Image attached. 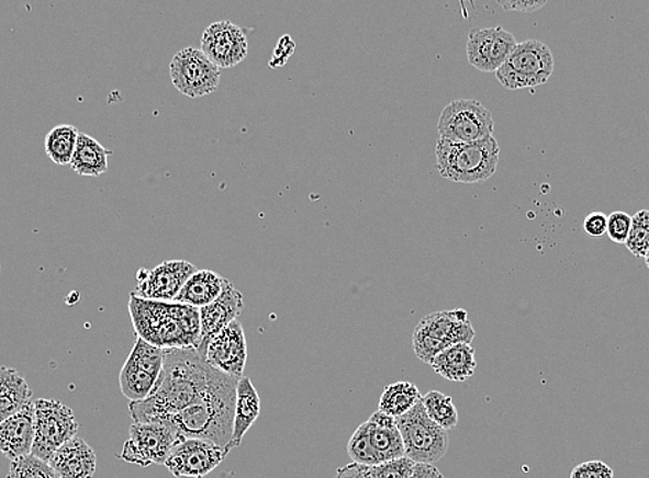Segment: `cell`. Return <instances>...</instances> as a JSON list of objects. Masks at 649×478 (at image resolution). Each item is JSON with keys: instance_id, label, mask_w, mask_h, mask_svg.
<instances>
[{"instance_id": "cell-1", "label": "cell", "mask_w": 649, "mask_h": 478, "mask_svg": "<svg viewBox=\"0 0 649 478\" xmlns=\"http://www.w3.org/2000/svg\"><path fill=\"white\" fill-rule=\"evenodd\" d=\"M214 371L205 354L191 349L165 351L163 373L148 399L128 405L134 422L168 421L194 405L206 390Z\"/></svg>"}, {"instance_id": "cell-2", "label": "cell", "mask_w": 649, "mask_h": 478, "mask_svg": "<svg viewBox=\"0 0 649 478\" xmlns=\"http://www.w3.org/2000/svg\"><path fill=\"white\" fill-rule=\"evenodd\" d=\"M239 379L214 371L211 383L194 405L166 422L175 424L184 440H208L227 449L234 431L235 400Z\"/></svg>"}, {"instance_id": "cell-3", "label": "cell", "mask_w": 649, "mask_h": 478, "mask_svg": "<svg viewBox=\"0 0 649 478\" xmlns=\"http://www.w3.org/2000/svg\"><path fill=\"white\" fill-rule=\"evenodd\" d=\"M128 311L138 338L163 351L198 349L201 345L200 309L177 303L143 299L131 294Z\"/></svg>"}, {"instance_id": "cell-4", "label": "cell", "mask_w": 649, "mask_h": 478, "mask_svg": "<svg viewBox=\"0 0 649 478\" xmlns=\"http://www.w3.org/2000/svg\"><path fill=\"white\" fill-rule=\"evenodd\" d=\"M501 148L495 137L469 144H455L439 138L436 168L443 179L460 184H479L496 173Z\"/></svg>"}, {"instance_id": "cell-5", "label": "cell", "mask_w": 649, "mask_h": 478, "mask_svg": "<svg viewBox=\"0 0 649 478\" xmlns=\"http://www.w3.org/2000/svg\"><path fill=\"white\" fill-rule=\"evenodd\" d=\"M555 72V57L549 46L539 41L518 43L496 71L499 83L507 90L534 89L549 82Z\"/></svg>"}, {"instance_id": "cell-6", "label": "cell", "mask_w": 649, "mask_h": 478, "mask_svg": "<svg viewBox=\"0 0 649 478\" xmlns=\"http://www.w3.org/2000/svg\"><path fill=\"white\" fill-rule=\"evenodd\" d=\"M395 421L404 443L406 458L415 464L434 465L447 454L448 432L427 417L422 400L405 416L395 418Z\"/></svg>"}, {"instance_id": "cell-7", "label": "cell", "mask_w": 649, "mask_h": 478, "mask_svg": "<svg viewBox=\"0 0 649 478\" xmlns=\"http://www.w3.org/2000/svg\"><path fill=\"white\" fill-rule=\"evenodd\" d=\"M182 442L184 439L170 422H134L121 458L142 467L165 465L171 451Z\"/></svg>"}, {"instance_id": "cell-8", "label": "cell", "mask_w": 649, "mask_h": 478, "mask_svg": "<svg viewBox=\"0 0 649 478\" xmlns=\"http://www.w3.org/2000/svg\"><path fill=\"white\" fill-rule=\"evenodd\" d=\"M35 406V440L32 455L49 462L58 448L77 437L79 423L71 408L61 401L40 399Z\"/></svg>"}, {"instance_id": "cell-9", "label": "cell", "mask_w": 649, "mask_h": 478, "mask_svg": "<svg viewBox=\"0 0 649 478\" xmlns=\"http://www.w3.org/2000/svg\"><path fill=\"white\" fill-rule=\"evenodd\" d=\"M439 138L455 144L482 141L492 137L495 123L490 111L475 100H456L439 116Z\"/></svg>"}, {"instance_id": "cell-10", "label": "cell", "mask_w": 649, "mask_h": 478, "mask_svg": "<svg viewBox=\"0 0 649 478\" xmlns=\"http://www.w3.org/2000/svg\"><path fill=\"white\" fill-rule=\"evenodd\" d=\"M164 362L163 349L137 338L120 374L123 396L131 402L148 399L163 373Z\"/></svg>"}, {"instance_id": "cell-11", "label": "cell", "mask_w": 649, "mask_h": 478, "mask_svg": "<svg viewBox=\"0 0 649 478\" xmlns=\"http://www.w3.org/2000/svg\"><path fill=\"white\" fill-rule=\"evenodd\" d=\"M220 78V68L214 66L200 48H182L170 62L171 83L190 99L214 93L219 88Z\"/></svg>"}, {"instance_id": "cell-12", "label": "cell", "mask_w": 649, "mask_h": 478, "mask_svg": "<svg viewBox=\"0 0 649 478\" xmlns=\"http://www.w3.org/2000/svg\"><path fill=\"white\" fill-rule=\"evenodd\" d=\"M227 449L208 440L189 439L176 445L165 462L175 477L203 478L223 464Z\"/></svg>"}, {"instance_id": "cell-13", "label": "cell", "mask_w": 649, "mask_h": 478, "mask_svg": "<svg viewBox=\"0 0 649 478\" xmlns=\"http://www.w3.org/2000/svg\"><path fill=\"white\" fill-rule=\"evenodd\" d=\"M197 271L191 262L165 261L154 270L138 271L137 287L132 294L143 299L175 303L181 288Z\"/></svg>"}, {"instance_id": "cell-14", "label": "cell", "mask_w": 649, "mask_h": 478, "mask_svg": "<svg viewBox=\"0 0 649 478\" xmlns=\"http://www.w3.org/2000/svg\"><path fill=\"white\" fill-rule=\"evenodd\" d=\"M201 50L214 66L233 68L248 56L246 32L231 21H219L203 31Z\"/></svg>"}, {"instance_id": "cell-15", "label": "cell", "mask_w": 649, "mask_h": 478, "mask_svg": "<svg viewBox=\"0 0 649 478\" xmlns=\"http://www.w3.org/2000/svg\"><path fill=\"white\" fill-rule=\"evenodd\" d=\"M517 45L516 37L503 26L473 30L469 34L468 60L481 72L496 73Z\"/></svg>"}, {"instance_id": "cell-16", "label": "cell", "mask_w": 649, "mask_h": 478, "mask_svg": "<svg viewBox=\"0 0 649 478\" xmlns=\"http://www.w3.org/2000/svg\"><path fill=\"white\" fill-rule=\"evenodd\" d=\"M205 356L213 368L222 371L230 377L243 378L246 360H248V342H246L243 325L235 320L219 332L208 343Z\"/></svg>"}, {"instance_id": "cell-17", "label": "cell", "mask_w": 649, "mask_h": 478, "mask_svg": "<svg viewBox=\"0 0 649 478\" xmlns=\"http://www.w3.org/2000/svg\"><path fill=\"white\" fill-rule=\"evenodd\" d=\"M244 297L233 283H227L222 295L211 305L200 309L201 315V345L198 351L206 353L208 343L222 332L244 310Z\"/></svg>"}, {"instance_id": "cell-18", "label": "cell", "mask_w": 649, "mask_h": 478, "mask_svg": "<svg viewBox=\"0 0 649 478\" xmlns=\"http://www.w3.org/2000/svg\"><path fill=\"white\" fill-rule=\"evenodd\" d=\"M416 330L447 348L456 343L471 345L475 338L474 327L470 323L469 314L465 309L436 311L423 317Z\"/></svg>"}, {"instance_id": "cell-19", "label": "cell", "mask_w": 649, "mask_h": 478, "mask_svg": "<svg viewBox=\"0 0 649 478\" xmlns=\"http://www.w3.org/2000/svg\"><path fill=\"white\" fill-rule=\"evenodd\" d=\"M35 440V406L31 401L23 410L0 423V453L10 462L32 454Z\"/></svg>"}, {"instance_id": "cell-20", "label": "cell", "mask_w": 649, "mask_h": 478, "mask_svg": "<svg viewBox=\"0 0 649 478\" xmlns=\"http://www.w3.org/2000/svg\"><path fill=\"white\" fill-rule=\"evenodd\" d=\"M49 464L61 478H93L98 455L83 439L74 437L56 451Z\"/></svg>"}, {"instance_id": "cell-21", "label": "cell", "mask_w": 649, "mask_h": 478, "mask_svg": "<svg viewBox=\"0 0 649 478\" xmlns=\"http://www.w3.org/2000/svg\"><path fill=\"white\" fill-rule=\"evenodd\" d=\"M367 423L370 444H372L379 464L405 456L404 443H402L395 418L378 410L372 413Z\"/></svg>"}, {"instance_id": "cell-22", "label": "cell", "mask_w": 649, "mask_h": 478, "mask_svg": "<svg viewBox=\"0 0 649 478\" xmlns=\"http://www.w3.org/2000/svg\"><path fill=\"white\" fill-rule=\"evenodd\" d=\"M430 365L444 379L450 383H465L475 373V349L470 343H456L444 349Z\"/></svg>"}, {"instance_id": "cell-23", "label": "cell", "mask_w": 649, "mask_h": 478, "mask_svg": "<svg viewBox=\"0 0 649 478\" xmlns=\"http://www.w3.org/2000/svg\"><path fill=\"white\" fill-rule=\"evenodd\" d=\"M260 416V397L251 384L250 378L239 379L237 388V400H235L234 431L233 439L227 447V453L243 444L245 434L254 426Z\"/></svg>"}, {"instance_id": "cell-24", "label": "cell", "mask_w": 649, "mask_h": 478, "mask_svg": "<svg viewBox=\"0 0 649 478\" xmlns=\"http://www.w3.org/2000/svg\"><path fill=\"white\" fill-rule=\"evenodd\" d=\"M227 283V278L220 276L216 272L197 271L181 288L175 303L197 309L205 308L222 295Z\"/></svg>"}, {"instance_id": "cell-25", "label": "cell", "mask_w": 649, "mask_h": 478, "mask_svg": "<svg viewBox=\"0 0 649 478\" xmlns=\"http://www.w3.org/2000/svg\"><path fill=\"white\" fill-rule=\"evenodd\" d=\"M32 400V390L23 374L0 367V423L23 410Z\"/></svg>"}, {"instance_id": "cell-26", "label": "cell", "mask_w": 649, "mask_h": 478, "mask_svg": "<svg viewBox=\"0 0 649 478\" xmlns=\"http://www.w3.org/2000/svg\"><path fill=\"white\" fill-rule=\"evenodd\" d=\"M112 152L105 149L98 139L80 133L77 150L72 158L71 169L83 177H100L109 171V159Z\"/></svg>"}, {"instance_id": "cell-27", "label": "cell", "mask_w": 649, "mask_h": 478, "mask_svg": "<svg viewBox=\"0 0 649 478\" xmlns=\"http://www.w3.org/2000/svg\"><path fill=\"white\" fill-rule=\"evenodd\" d=\"M422 397L416 385L401 380V383L385 386L382 396H380L379 411L399 418L410 412L422 400Z\"/></svg>"}, {"instance_id": "cell-28", "label": "cell", "mask_w": 649, "mask_h": 478, "mask_svg": "<svg viewBox=\"0 0 649 478\" xmlns=\"http://www.w3.org/2000/svg\"><path fill=\"white\" fill-rule=\"evenodd\" d=\"M78 128L71 125H60L52 128L45 139L46 155L57 166L71 164L77 150Z\"/></svg>"}, {"instance_id": "cell-29", "label": "cell", "mask_w": 649, "mask_h": 478, "mask_svg": "<svg viewBox=\"0 0 649 478\" xmlns=\"http://www.w3.org/2000/svg\"><path fill=\"white\" fill-rule=\"evenodd\" d=\"M423 406L427 417L434 423H437L444 431H452L459 423V413L456 410L452 399L449 396L441 394V391H428L426 396L422 397Z\"/></svg>"}, {"instance_id": "cell-30", "label": "cell", "mask_w": 649, "mask_h": 478, "mask_svg": "<svg viewBox=\"0 0 649 478\" xmlns=\"http://www.w3.org/2000/svg\"><path fill=\"white\" fill-rule=\"evenodd\" d=\"M7 478H61L53 469L49 462L42 460L35 455L24 456L18 460L10 462Z\"/></svg>"}, {"instance_id": "cell-31", "label": "cell", "mask_w": 649, "mask_h": 478, "mask_svg": "<svg viewBox=\"0 0 649 478\" xmlns=\"http://www.w3.org/2000/svg\"><path fill=\"white\" fill-rule=\"evenodd\" d=\"M347 454L354 464L362 466L379 465L377 454H374L372 444H370L368 423L363 422L354 432L350 442L347 444Z\"/></svg>"}, {"instance_id": "cell-32", "label": "cell", "mask_w": 649, "mask_h": 478, "mask_svg": "<svg viewBox=\"0 0 649 478\" xmlns=\"http://www.w3.org/2000/svg\"><path fill=\"white\" fill-rule=\"evenodd\" d=\"M626 247L637 258L647 255L649 251V209H641L635 217H631V229Z\"/></svg>"}, {"instance_id": "cell-33", "label": "cell", "mask_w": 649, "mask_h": 478, "mask_svg": "<svg viewBox=\"0 0 649 478\" xmlns=\"http://www.w3.org/2000/svg\"><path fill=\"white\" fill-rule=\"evenodd\" d=\"M415 462L402 458L383 462V464L368 466L370 478H411Z\"/></svg>"}, {"instance_id": "cell-34", "label": "cell", "mask_w": 649, "mask_h": 478, "mask_svg": "<svg viewBox=\"0 0 649 478\" xmlns=\"http://www.w3.org/2000/svg\"><path fill=\"white\" fill-rule=\"evenodd\" d=\"M631 229V217L624 212H614L608 216L607 235L616 244H626Z\"/></svg>"}, {"instance_id": "cell-35", "label": "cell", "mask_w": 649, "mask_h": 478, "mask_svg": "<svg viewBox=\"0 0 649 478\" xmlns=\"http://www.w3.org/2000/svg\"><path fill=\"white\" fill-rule=\"evenodd\" d=\"M571 478H615V473L601 460L584 462L571 471Z\"/></svg>"}, {"instance_id": "cell-36", "label": "cell", "mask_w": 649, "mask_h": 478, "mask_svg": "<svg viewBox=\"0 0 649 478\" xmlns=\"http://www.w3.org/2000/svg\"><path fill=\"white\" fill-rule=\"evenodd\" d=\"M608 216L604 213L595 212L589 214L583 221V229L592 238H601V236L607 235Z\"/></svg>"}, {"instance_id": "cell-37", "label": "cell", "mask_w": 649, "mask_h": 478, "mask_svg": "<svg viewBox=\"0 0 649 478\" xmlns=\"http://www.w3.org/2000/svg\"><path fill=\"white\" fill-rule=\"evenodd\" d=\"M499 4L507 12L534 13L544 9L547 2L546 0H538V2L536 0H501Z\"/></svg>"}, {"instance_id": "cell-38", "label": "cell", "mask_w": 649, "mask_h": 478, "mask_svg": "<svg viewBox=\"0 0 649 478\" xmlns=\"http://www.w3.org/2000/svg\"><path fill=\"white\" fill-rule=\"evenodd\" d=\"M334 478H370L368 466L350 464L336 470Z\"/></svg>"}, {"instance_id": "cell-39", "label": "cell", "mask_w": 649, "mask_h": 478, "mask_svg": "<svg viewBox=\"0 0 649 478\" xmlns=\"http://www.w3.org/2000/svg\"><path fill=\"white\" fill-rule=\"evenodd\" d=\"M411 478H445L438 467L427 464H416Z\"/></svg>"}, {"instance_id": "cell-40", "label": "cell", "mask_w": 649, "mask_h": 478, "mask_svg": "<svg viewBox=\"0 0 649 478\" xmlns=\"http://www.w3.org/2000/svg\"><path fill=\"white\" fill-rule=\"evenodd\" d=\"M644 258H646L647 266L649 268V251L647 252V255Z\"/></svg>"}]
</instances>
